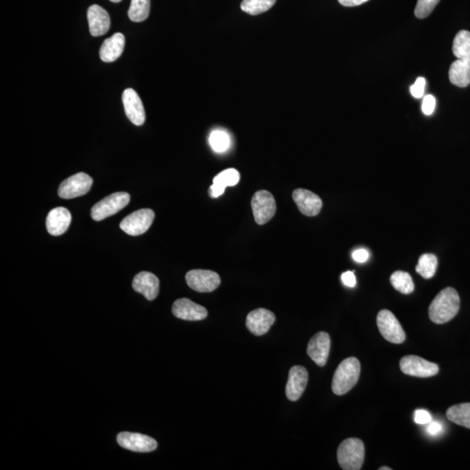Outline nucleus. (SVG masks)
Instances as JSON below:
<instances>
[{"label":"nucleus","mask_w":470,"mask_h":470,"mask_svg":"<svg viewBox=\"0 0 470 470\" xmlns=\"http://www.w3.org/2000/svg\"><path fill=\"white\" fill-rule=\"evenodd\" d=\"M390 282H391L394 289L397 291L404 293V295H409L414 291V285L412 278L407 272L396 271L390 277Z\"/></svg>","instance_id":"obj_26"},{"label":"nucleus","mask_w":470,"mask_h":470,"mask_svg":"<svg viewBox=\"0 0 470 470\" xmlns=\"http://www.w3.org/2000/svg\"><path fill=\"white\" fill-rule=\"evenodd\" d=\"M277 0H243L241 8L248 15L257 16L268 12L275 6Z\"/></svg>","instance_id":"obj_25"},{"label":"nucleus","mask_w":470,"mask_h":470,"mask_svg":"<svg viewBox=\"0 0 470 470\" xmlns=\"http://www.w3.org/2000/svg\"><path fill=\"white\" fill-rule=\"evenodd\" d=\"M122 100L127 118L136 126H143L146 120V113L138 93L133 89H127L123 92Z\"/></svg>","instance_id":"obj_13"},{"label":"nucleus","mask_w":470,"mask_h":470,"mask_svg":"<svg viewBox=\"0 0 470 470\" xmlns=\"http://www.w3.org/2000/svg\"><path fill=\"white\" fill-rule=\"evenodd\" d=\"M150 0H132L129 10V17L133 22H143L150 13Z\"/></svg>","instance_id":"obj_27"},{"label":"nucleus","mask_w":470,"mask_h":470,"mask_svg":"<svg viewBox=\"0 0 470 470\" xmlns=\"http://www.w3.org/2000/svg\"><path fill=\"white\" fill-rule=\"evenodd\" d=\"M352 259L354 261L358 262V264H364L367 261L369 258V253L368 250H364V248H360V250H355L352 254Z\"/></svg>","instance_id":"obj_36"},{"label":"nucleus","mask_w":470,"mask_h":470,"mask_svg":"<svg viewBox=\"0 0 470 470\" xmlns=\"http://www.w3.org/2000/svg\"><path fill=\"white\" fill-rule=\"evenodd\" d=\"M240 181V174L236 169L229 168L220 172L213 179V184L221 186L226 189L227 186H233Z\"/></svg>","instance_id":"obj_29"},{"label":"nucleus","mask_w":470,"mask_h":470,"mask_svg":"<svg viewBox=\"0 0 470 470\" xmlns=\"http://www.w3.org/2000/svg\"><path fill=\"white\" fill-rule=\"evenodd\" d=\"M293 199L304 216L313 217L320 213L323 200L316 193L309 190L299 188L293 193Z\"/></svg>","instance_id":"obj_16"},{"label":"nucleus","mask_w":470,"mask_h":470,"mask_svg":"<svg viewBox=\"0 0 470 470\" xmlns=\"http://www.w3.org/2000/svg\"><path fill=\"white\" fill-rule=\"evenodd\" d=\"M438 261L434 254H425L421 255L416 266V272L425 279L433 277L437 272Z\"/></svg>","instance_id":"obj_28"},{"label":"nucleus","mask_w":470,"mask_h":470,"mask_svg":"<svg viewBox=\"0 0 470 470\" xmlns=\"http://www.w3.org/2000/svg\"><path fill=\"white\" fill-rule=\"evenodd\" d=\"M90 33L93 37L104 35L110 29V17L102 6H90L88 12Z\"/></svg>","instance_id":"obj_19"},{"label":"nucleus","mask_w":470,"mask_h":470,"mask_svg":"<svg viewBox=\"0 0 470 470\" xmlns=\"http://www.w3.org/2000/svg\"><path fill=\"white\" fill-rule=\"evenodd\" d=\"M186 281L193 290L200 293H210L219 288L221 279L217 273L203 269H195L188 273Z\"/></svg>","instance_id":"obj_9"},{"label":"nucleus","mask_w":470,"mask_h":470,"mask_svg":"<svg viewBox=\"0 0 470 470\" xmlns=\"http://www.w3.org/2000/svg\"><path fill=\"white\" fill-rule=\"evenodd\" d=\"M117 441L120 447L134 452H152L158 447L157 441L154 438L130 432H122L118 435Z\"/></svg>","instance_id":"obj_11"},{"label":"nucleus","mask_w":470,"mask_h":470,"mask_svg":"<svg viewBox=\"0 0 470 470\" xmlns=\"http://www.w3.org/2000/svg\"><path fill=\"white\" fill-rule=\"evenodd\" d=\"M255 222L264 225L275 216L276 202L271 193L261 190L254 193L251 200Z\"/></svg>","instance_id":"obj_5"},{"label":"nucleus","mask_w":470,"mask_h":470,"mask_svg":"<svg viewBox=\"0 0 470 470\" xmlns=\"http://www.w3.org/2000/svg\"><path fill=\"white\" fill-rule=\"evenodd\" d=\"M331 341L330 334L319 332L314 335L307 345V355L320 367L326 365L330 352Z\"/></svg>","instance_id":"obj_12"},{"label":"nucleus","mask_w":470,"mask_h":470,"mask_svg":"<svg viewBox=\"0 0 470 470\" xmlns=\"http://www.w3.org/2000/svg\"><path fill=\"white\" fill-rule=\"evenodd\" d=\"M449 81L458 88L470 84V60H458L452 63L448 72Z\"/></svg>","instance_id":"obj_22"},{"label":"nucleus","mask_w":470,"mask_h":470,"mask_svg":"<svg viewBox=\"0 0 470 470\" xmlns=\"http://www.w3.org/2000/svg\"><path fill=\"white\" fill-rule=\"evenodd\" d=\"M435 104H437V100H435L434 96L426 95L424 97L423 102V112L425 115H431V114L434 113Z\"/></svg>","instance_id":"obj_33"},{"label":"nucleus","mask_w":470,"mask_h":470,"mask_svg":"<svg viewBox=\"0 0 470 470\" xmlns=\"http://www.w3.org/2000/svg\"><path fill=\"white\" fill-rule=\"evenodd\" d=\"M447 417L452 423L470 428V403L456 404L449 407Z\"/></svg>","instance_id":"obj_23"},{"label":"nucleus","mask_w":470,"mask_h":470,"mask_svg":"<svg viewBox=\"0 0 470 470\" xmlns=\"http://www.w3.org/2000/svg\"><path fill=\"white\" fill-rule=\"evenodd\" d=\"M155 214L151 209H140L129 214L120 223V228L132 236L140 235L149 229L154 220Z\"/></svg>","instance_id":"obj_10"},{"label":"nucleus","mask_w":470,"mask_h":470,"mask_svg":"<svg viewBox=\"0 0 470 470\" xmlns=\"http://www.w3.org/2000/svg\"><path fill=\"white\" fill-rule=\"evenodd\" d=\"M341 281L345 286H349V288H354L357 285V279H355V275L352 271L343 273L341 275Z\"/></svg>","instance_id":"obj_35"},{"label":"nucleus","mask_w":470,"mask_h":470,"mask_svg":"<svg viewBox=\"0 0 470 470\" xmlns=\"http://www.w3.org/2000/svg\"><path fill=\"white\" fill-rule=\"evenodd\" d=\"M72 221L71 213L65 207H56L51 211L47 219L48 233L54 236L63 234L67 231Z\"/></svg>","instance_id":"obj_20"},{"label":"nucleus","mask_w":470,"mask_h":470,"mask_svg":"<svg viewBox=\"0 0 470 470\" xmlns=\"http://www.w3.org/2000/svg\"><path fill=\"white\" fill-rule=\"evenodd\" d=\"M172 310L175 316L185 321H202L209 314L205 307L186 298L176 300Z\"/></svg>","instance_id":"obj_17"},{"label":"nucleus","mask_w":470,"mask_h":470,"mask_svg":"<svg viewBox=\"0 0 470 470\" xmlns=\"http://www.w3.org/2000/svg\"><path fill=\"white\" fill-rule=\"evenodd\" d=\"M209 143L214 151L217 153H223L229 147L230 139L226 132L217 130L210 134Z\"/></svg>","instance_id":"obj_30"},{"label":"nucleus","mask_w":470,"mask_h":470,"mask_svg":"<svg viewBox=\"0 0 470 470\" xmlns=\"http://www.w3.org/2000/svg\"><path fill=\"white\" fill-rule=\"evenodd\" d=\"M275 321L274 313L268 309H258L248 314L246 325L252 334L261 337L268 333Z\"/></svg>","instance_id":"obj_15"},{"label":"nucleus","mask_w":470,"mask_h":470,"mask_svg":"<svg viewBox=\"0 0 470 470\" xmlns=\"http://www.w3.org/2000/svg\"><path fill=\"white\" fill-rule=\"evenodd\" d=\"M400 368L404 374L414 378H428L438 374L439 367L433 362L417 355H406L400 362Z\"/></svg>","instance_id":"obj_7"},{"label":"nucleus","mask_w":470,"mask_h":470,"mask_svg":"<svg viewBox=\"0 0 470 470\" xmlns=\"http://www.w3.org/2000/svg\"><path fill=\"white\" fill-rule=\"evenodd\" d=\"M460 309V297L453 288H446L431 302L428 316L434 323L444 324L451 321Z\"/></svg>","instance_id":"obj_1"},{"label":"nucleus","mask_w":470,"mask_h":470,"mask_svg":"<svg viewBox=\"0 0 470 470\" xmlns=\"http://www.w3.org/2000/svg\"><path fill=\"white\" fill-rule=\"evenodd\" d=\"M365 458L364 442L358 438H348L339 446L337 459L339 465L344 470L362 469Z\"/></svg>","instance_id":"obj_3"},{"label":"nucleus","mask_w":470,"mask_h":470,"mask_svg":"<svg viewBox=\"0 0 470 470\" xmlns=\"http://www.w3.org/2000/svg\"><path fill=\"white\" fill-rule=\"evenodd\" d=\"M439 2L440 0H418L414 9V15L418 19L427 18L434 11Z\"/></svg>","instance_id":"obj_31"},{"label":"nucleus","mask_w":470,"mask_h":470,"mask_svg":"<svg viewBox=\"0 0 470 470\" xmlns=\"http://www.w3.org/2000/svg\"><path fill=\"white\" fill-rule=\"evenodd\" d=\"M379 470H391V469L389 468V467H382Z\"/></svg>","instance_id":"obj_39"},{"label":"nucleus","mask_w":470,"mask_h":470,"mask_svg":"<svg viewBox=\"0 0 470 470\" xmlns=\"http://www.w3.org/2000/svg\"><path fill=\"white\" fill-rule=\"evenodd\" d=\"M453 53L459 60H470V32L460 31L453 42Z\"/></svg>","instance_id":"obj_24"},{"label":"nucleus","mask_w":470,"mask_h":470,"mask_svg":"<svg viewBox=\"0 0 470 470\" xmlns=\"http://www.w3.org/2000/svg\"><path fill=\"white\" fill-rule=\"evenodd\" d=\"M378 326L380 333L391 343L400 344L405 341L406 334L402 325L389 310L380 311L378 316Z\"/></svg>","instance_id":"obj_6"},{"label":"nucleus","mask_w":470,"mask_h":470,"mask_svg":"<svg viewBox=\"0 0 470 470\" xmlns=\"http://www.w3.org/2000/svg\"><path fill=\"white\" fill-rule=\"evenodd\" d=\"M361 364L358 359H345L335 371L332 390L337 396H343L354 388L360 378Z\"/></svg>","instance_id":"obj_2"},{"label":"nucleus","mask_w":470,"mask_h":470,"mask_svg":"<svg viewBox=\"0 0 470 470\" xmlns=\"http://www.w3.org/2000/svg\"><path fill=\"white\" fill-rule=\"evenodd\" d=\"M133 288L148 300H154L160 292V281L150 272H141L134 277Z\"/></svg>","instance_id":"obj_18"},{"label":"nucleus","mask_w":470,"mask_h":470,"mask_svg":"<svg viewBox=\"0 0 470 470\" xmlns=\"http://www.w3.org/2000/svg\"><path fill=\"white\" fill-rule=\"evenodd\" d=\"M432 421V416L426 410H418L414 412V421L417 424L427 425Z\"/></svg>","instance_id":"obj_34"},{"label":"nucleus","mask_w":470,"mask_h":470,"mask_svg":"<svg viewBox=\"0 0 470 470\" xmlns=\"http://www.w3.org/2000/svg\"><path fill=\"white\" fill-rule=\"evenodd\" d=\"M129 193L125 192L112 193L93 206L91 212L92 218L96 221L105 220L120 212L124 207L129 205Z\"/></svg>","instance_id":"obj_4"},{"label":"nucleus","mask_w":470,"mask_h":470,"mask_svg":"<svg viewBox=\"0 0 470 470\" xmlns=\"http://www.w3.org/2000/svg\"><path fill=\"white\" fill-rule=\"evenodd\" d=\"M338 1L342 6H348V8H352V6H357L364 4V3L368 1V0H338Z\"/></svg>","instance_id":"obj_38"},{"label":"nucleus","mask_w":470,"mask_h":470,"mask_svg":"<svg viewBox=\"0 0 470 470\" xmlns=\"http://www.w3.org/2000/svg\"><path fill=\"white\" fill-rule=\"evenodd\" d=\"M309 381V373L302 366H295L289 371V381L286 386L288 399L295 402L302 396Z\"/></svg>","instance_id":"obj_14"},{"label":"nucleus","mask_w":470,"mask_h":470,"mask_svg":"<svg viewBox=\"0 0 470 470\" xmlns=\"http://www.w3.org/2000/svg\"><path fill=\"white\" fill-rule=\"evenodd\" d=\"M92 186V179L85 172H79L65 179L58 188V196L62 199H74L86 195Z\"/></svg>","instance_id":"obj_8"},{"label":"nucleus","mask_w":470,"mask_h":470,"mask_svg":"<svg viewBox=\"0 0 470 470\" xmlns=\"http://www.w3.org/2000/svg\"><path fill=\"white\" fill-rule=\"evenodd\" d=\"M110 1L113 3H120V1H122V0H110Z\"/></svg>","instance_id":"obj_40"},{"label":"nucleus","mask_w":470,"mask_h":470,"mask_svg":"<svg viewBox=\"0 0 470 470\" xmlns=\"http://www.w3.org/2000/svg\"><path fill=\"white\" fill-rule=\"evenodd\" d=\"M125 36L122 33H115L109 39L104 41L100 47L99 56L104 62H113L118 60L125 47Z\"/></svg>","instance_id":"obj_21"},{"label":"nucleus","mask_w":470,"mask_h":470,"mask_svg":"<svg viewBox=\"0 0 470 470\" xmlns=\"http://www.w3.org/2000/svg\"><path fill=\"white\" fill-rule=\"evenodd\" d=\"M425 86H426V79L424 78H418L414 84L410 88V92L414 98H423L425 92Z\"/></svg>","instance_id":"obj_32"},{"label":"nucleus","mask_w":470,"mask_h":470,"mask_svg":"<svg viewBox=\"0 0 470 470\" xmlns=\"http://www.w3.org/2000/svg\"><path fill=\"white\" fill-rule=\"evenodd\" d=\"M427 432L430 435H438L441 433L444 428H442L441 424L438 423V421H430V423L427 424Z\"/></svg>","instance_id":"obj_37"}]
</instances>
